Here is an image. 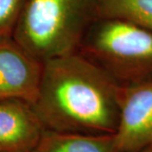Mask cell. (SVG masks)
<instances>
[{
    "mask_svg": "<svg viewBox=\"0 0 152 152\" xmlns=\"http://www.w3.org/2000/svg\"><path fill=\"white\" fill-rule=\"evenodd\" d=\"M118 84L80 52L43 63L31 105L45 129L114 134L119 121Z\"/></svg>",
    "mask_w": 152,
    "mask_h": 152,
    "instance_id": "6da1fadb",
    "label": "cell"
},
{
    "mask_svg": "<svg viewBox=\"0 0 152 152\" xmlns=\"http://www.w3.org/2000/svg\"><path fill=\"white\" fill-rule=\"evenodd\" d=\"M96 0H26L13 38L45 61L79 52L96 15Z\"/></svg>",
    "mask_w": 152,
    "mask_h": 152,
    "instance_id": "7a4b0ae2",
    "label": "cell"
},
{
    "mask_svg": "<svg viewBox=\"0 0 152 152\" xmlns=\"http://www.w3.org/2000/svg\"><path fill=\"white\" fill-rule=\"evenodd\" d=\"M79 52L118 85L152 79V31L134 23L98 19L88 28Z\"/></svg>",
    "mask_w": 152,
    "mask_h": 152,
    "instance_id": "3957f363",
    "label": "cell"
},
{
    "mask_svg": "<svg viewBox=\"0 0 152 152\" xmlns=\"http://www.w3.org/2000/svg\"><path fill=\"white\" fill-rule=\"evenodd\" d=\"M119 121L115 136L118 152L152 148V79L118 89Z\"/></svg>",
    "mask_w": 152,
    "mask_h": 152,
    "instance_id": "277c9868",
    "label": "cell"
},
{
    "mask_svg": "<svg viewBox=\"0 0 152 152\" xmlns=\"http://www.w3.org/2000/svg\"><path fill=\"white\" fill-rule=\"evenodd\" d=\"M43 64L13 37L0 39V102L20 100L32 105L37 97Z\"/></svg>",
    "mask_w": 152,
    "mask_h": 152,
    "instance_id": "5b68a950",
    "label": "cell"
},
{
    "mask_svg": "<svg viewBox=\"0 0 152 152\" xmlns=\"http://www.w3.org/2000/svg\"><path fill=\"white\" fill-rule=\"evenodd\" d=\"M44 129L30 103L0 102V152H32Z\"/></svg>",
    "mask_w": 152,
    "mask_h": 152,
    "instance_id": "8992f818",
    "label": "cell"
},
{
    "mask_svg": "<svg viewBox=\"0 0 152 152\" xmlns=\"http://www.w3.org/2000/svg\"><path fill=\"white\" fill-rule=\"evenodd\" d=\"M32 152H118L114 134H86L44 129Z\"/></svg>",
    "mask_w": 152,
    "mask_h": 152,
    "instance_id": "52a82bcc",
    "label": "cell"
},
{
    "mask_svg": "<svg viewBox=\"0 0 152 152\" xmlns=\"http://www.w3.org/2000/svg\"><path fill=\"white\" fill-rule=\"evenodd\" d=\"M97 19L131 22L152 31V0H96Z\"/></svg>",
    "mask_w": 152,
    "mask_h": 152,
    "instance_id": "ba28073f",
    "label": "cell"
},
{
    "mask_svg": "<svg viewBox=\"0 0 152 152\" xmlns=\"http://www.w3.org/2000/svg\"><path fill=\"white\" fill-rule=\"evenodd\" d=\"M26 0H0V39L13 37Z\"/></svg>",
    "mask_w": 152,
    "mask_h": 152,
    "instance_id": "9c48e42d",
    "label": "cell"
},
{
    "mask_svg": "<svg viewBox=\"0 0 152 152\" xmlns=\"http://www.w3.org/2000/svg\"><path fill=\"white\" fill-rule=\"evenodd\" d=\"M140 152H152V148H148V149L143 150V151H141Z\"/></svg>",
    "mask_w": 152,
    "mask_h": 152,
    "instance_id": "30bf717a",
    "label": "cell"
}]
</instances>
